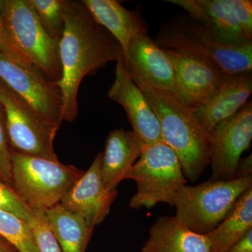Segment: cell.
<instances>
[{"mask_svg": "<svg viewBox=\"0 0 252 252\" xmlns=\"http://www.w3.org/2000/svg\"><path fill=\"white\" fill-rule=\"evenodd\" d=\"M63 122H73L79 114L78 91L81 81L109 63L124 59L118 41L94 21L81 1L66 0L64 29L60 39Z\"/></svg>", "mask_w": 252, "mask_h": 252, "instance_id": "obj_1", "label": "cell"}, {"mask_svg": "<svg viewBox=\"0 0 252 252\" xmlns=\"http://www.w3.org/2000/svg\"><path fill=\"white\" fill-rule=\"evenodd\" d=\"M141 91L158 120L164 143L178 157L187 180L196 182L210 165L208 134L193 109L176 94L152 89Z\"/></svg>", "mask_w": 252, "mask_h": 252, "instance_id": "obj_2", "label": "cell"}, {"mask_svg": "<svg viewBox=\"0 0 252 252\" xmlns=\"http://www.w3.org/2000/svg\"><path fill=\"white\" fill-rule=\"evenodd\" d=\"M154 40L162 49L214 61L228 74L252 70V42L238 44L223 40L189 16L162 25Z\"/></svg>", "mask_w": 252, "mask_h": 252, "instance_id": "obj_3", "label": "cell"}, {"mask_svg": "<svg viewBox=\"0 0 252 252\" xmlns=\"http://www.w3.org/2000/svg\"><path fill=\"white\" fill-rule=\"evenodd\" d=\"M250 187L252 177L186 185L174 200V217L194 233L208 234L224 220L240 195Z\"/></svg>", "mask_w": 252, "mask_h": 252, "instance_id": "obj_4", "label": "cell"}, {"mask_svg": "<svg viewBox=\"0 0 252 252\" xmlns=\"http://www.w3.org/2000/svg\"><path fill=\"white\" fill-rule=\"evenodd\" d=\"M13 189L32 210H46L60 203L84 170L59 160L11 152Z\"/></svg>", "mask_w": 252, "mask_h": 252, "instance_id": "obj_5", "label": "cell"}, {"mask_svg": "<svg viewBox=\"0 0 252 252\" xmlns=\"http://www.w3.org/2000/svg\"><path fill=\"white\" fill-rule=\"evenodd\" d=\"M127 179L135 181L137 186L129 202L134 210L152 208L159 203L174 207L176 195L187 183L178 157L164 142L144 144Z\"/></svg>", "mask_w": 252, "mask_h": 252, "instance_id": "obj_6", "label": "cell"}, {"mask_svg": "<svg viewBox=\"0 0 252 252\" xmlns=\"http://www.w3.org/2000/svg\"><path fill=\"white\" fill-rule=\"evenodd\" d=\"M1 16L18 52L51 82L62 77L59 39L46 32L28 0H6Z\"/></svg>", "mask_w": 252, "mask_h": 252, "instance_id": "obj_7", "label": "cell"}, {"mask_svg": "<svg viewBox=\"0 0 252 252\" xmlns=\"http://www.w3.org/2000/svg\"><path fill=\"white\" fill-rule=\"evenodd\" d=\"M0 110L11 152L58 160L54 142L60 125L43 119L0 80Z\"/></svg>", "mask_w": 252, "mask_h": 252, "instance_id": "obj_8", "label": "cell"}, {"mask_svg": "<svg viewBox=\"0 0 252 252\" xmlns=\"http://www.w3.org/2000/svg\"><path fill=\"white\" fill-rule=\"evenodd\" d=\"M0 80L43 119L61 126V89L37 69L27 67L0 52Z\"/></svg>", "mask_w": 252, "mask_h": 252, "instance_id": "obj_9", "label": "cell"}, {"mask_svg": "<svg viewBox=\"0 0 252 252\" xmlns=\"http://www.w3.org/2000/svg\"><path fill=\"white\" fill-rule=\"evenodd\" d=\"M252 140V102L249 100L233 117L209 134L211 181L234 180L242 154Z\"/></svg>", "mask_w": 252, "mask_h": 252, "instance_id": "obj_10", "label": "cell"}, {"mask_svg": "<svg viewBox=\"0 0 252 252\" xmlns=\"http://www.w3.org/2000/svg\"><path fill=\"white\" fill-rule=\"evenodd\" d=\"M123 63L131 80L141 90L165 91L177 95L172 63L148 33L132 38Z\"/></svg>", "mask_w": 252, "mask_h": 252, "instance_id": "obj_11", "label": "cell"}, {"mask_svg": "<svg viewBox=\"0 0 252 252\" xmlns=\"http://www.w3.org/2000/svg\"><path fill=\"white\" fill-rule=\"evenodd\" d=\"M163 51L175 69L177 97L193 110L206 103L228 74L210 60L171 50Z\"/></svg>", "mask_w": 252, "mask_h": 252, "instance_id": "obj_12", "label": "cell"}, {"mask_svg": "<svg viewBox=\"0 0 252 252\" xmlns=\"http://www.w3.org/2000/svg\"><path fill=\"white\" fill-rule=\"evenodd\" d=\"M102 152L97 154L87 171L69 189L60 202L68 211L82 217L94 228L108 216L118 191L107 190L101 177Z\"/></svg>", "mask_w": 252, "mask_h": 252, "instance_id": "obj_13", "label": "cell"}, {"mask_svg": "<svg viewBox=\"0 0 252 252\" xmlns=\"http://www.w3.org/2000/svg\"><path fill=\"white\" fill-rule=\"evenodd\" d=\"M123 60L117 62L115 79L107 95L124 109L132 131L144 144L163 142L160 124L141 89L132 82Z\"/></svg>", "mask_w": 252, "mask_h": 252, "instance_id": "obj_14", "label": "cell"}, {"mask_svg": "<svg viewBox=\"0 0 252 252\" xmlns=\"http://www.w3.org/2000/svg\"><path fill=\"white\" fill-rule=\"evenodd\" d=\"M252 93V72L228 74L206 103L193 110L209 135L218 124L243 108Z\"/></svg>", "mask_w": 252, "mask_h": 252, "instance_id": "obj_15", "label": "cell"}, {"mask_svg": "<svg viewBox=\"0 0 252 252\" xmlns=\"http://www.w3.org/2000/svg\"><path fill=\"white\" fill-rule=\"evenodd\" d=\"M144 146L132 130L119 128L109 132L101 162V177L107 190H116L127 179Z\"/></svg>", "mask_w": 252, "mask_h": 252, "instance_id": "obj_16", "label": "cell"}, {"mask_svg": "<svg viewBox=\"0 0 252 252\" xmlns=\"http://www.w3.org/2000/svg\"><path fill=\"white\" fill-rule=\"evenodd\" d=\"M168 2L185 9L189 17L233 44L252 42L225 0H168Z\"/></svg>", "mask_w": 252, "mask_h": 252, "instance_id": "obj_17", "label": "cell"}, {"mask_svg": "<svg viewBox=\"0 0 252 252\" xmlns=\"http://www.w3.org/2000/svg\"><path fill=\"white\" fill-rule=\"evenodd\" d=\"M81 2L94 21L115 38L124 55L132 38L141 33H148L138 10L126 9L116 0H82Z\"/></svg>", "mask_w": 252, "mask_h": 252, "instance_id": "obj_18", "label": "cell"}, {"mask_svg": "<svg viewBox=\"0 0 252 252\" xmlns=\"http://www.w3.org/2000/svg\"><path fill=\"white\" fill-rule=\"evenodd\" d=\"M142 252H210L206 235L189 230L174 216H160L151 226Z\"/></svg>", "mask_w": 252, "mask_h": 252, "instance_id": "obj_19", "label": "cell"}, {"mask_svg": "<svg viewBox=\"0 0 252 252\" xmlns=\"http://www.w3.org/2000/svg\"><path fill=\"white\" fill-rule=\"evenodd\" d=\"M252 229V187L237 200L224 220L205 235L210 252H227L249 230Z\"/></svg>", "mask_w": 252, "mask_h": 252, "instance_id": "obj_20", "label": "cell"}, {"mask_svg": "<svg viewBox=\"0 0 252 252\" xmlns=\"http://www.w3.org/2000/svg\"><path fill=\"white\" fill-rule=\"evenodd\" d=\"M44 210L50 230L61 252H86L94 228L85 220L68 211L61 204Z\"/></svg>", "mask_w": 252, "mask_h": 252, "instance_id": "obj_21", "label": "cell"}, {"mask_svg": "<svg viewBox=\"0 0 252 252\" xmlns=\"http://www.w3.org/2000/svg\"><path fill=\"white\" fill-rule=\"evenodd\" d=\"M0 235L20 252H38L29 224L14 214L0 209Z\"/></svg>", "mask_w": 252, "mask_h": 252, "instance_id": "obj_22", "label": "cell"}, {"mask_svg": "<svg viewBox=\"0 0 252 252\" xmlns=\"http://www.w3.org/2000/svg\"><path fill=\"white\" fill-rule=\"evenodd\" d=\"M46 32L61 39L64 29L66 0H28Z\"/></svg>", "mask_w": 252, "mask_h": 252, "instance_id": "obj_23", "label": "cell"}, {"mask_svg": "<svg viewBox=\"0 0 252 252\" xmlns=\"http://www.w3.org/2000/svg\"><path fill=\"white\" fill-rule=\"evenodd\" d=\"M28 224L35 238L38 252H61L57 240L50 230L44 210H34Z\"/></svg>", "mask_w": 252, "mask_h": 252, "instance_id": "obj_24", "label": "cell"}, {"mask_svg": "<svg viewBox=\"0 0 252 252\" xmlns=\"http://www.w3.org/2000/svg\"><path fill=\"white\" fill-rule=\"evenodd\" d=\"M0 209L14 214L27 223L32 219L34 210L28 206L26 202L12 187L0 180Z\"/></svg>", "mask_w": 252, "mask_h": 252, "instance_id": "obj_25", "label": "cell"}, {"mask_svg": "<svg viewBox=\"0 0 252 252\" xmlns=\"http://www.w3.org/2000/svg\"><path fill=\"white\" fill-rule=\"evenodd\" d=\"M0 180L12 187L11 149L2 114L0 110Z\"/></svg>", "mask_w": 252, "mask_h": 252, "instance_id": "obj_26", "label": "cell"}, {"mask_svg": "<svg viewBox=\"0 0 252 252\" xmlns=\"http://www.w3.org/2000/svg\"><path fill=\"white\" fill-rule=\"evenodd\" d=\"M233 11L242 29L249 39H252V0H225Z\"/></svg>", "mask_w": 252, "mask_h": 252, "instance_id": "obj_27", "label": "cell"}, {"mask_svg": "<svg viewBox=\"0 0 252 252\" xmlns=\"http://www.w3.org/2000/svg\"><path fill=\"white\" fill-rule=\"evenodd\" d=\"M0 52L8 58L27 67H33L18 52L10 38L7 28L5 25L4 18L0 14Z\"/></svg>", "mask_w": 252, "mask_h": 252, "instance_id": "obj_28", "label": "cell"}, {"mask_svg": "<svg viewBox=\"0 0 252 252\" xmlns=\"http://www.w3.org/2000/svg\"><path fill=\"white\" fill-rule=\"evenodd\" d=\"M227 252H252V229L247 232Z\"/></svg>", "mask_w": 252, "mask_h": 252, "instance_id": "obj_29", "label": "cell"}, {"mask_svg": "<svg viewBox=\"0 0 252 252\" xmlns=\"http://www.w3.org/2000/svg\"><path fill=\"white\" fill-rule=\"evenodd\" d=\"M242 177H252V154L243 158H241L239 161L235 178H242Z\"/></svg>", "mask_w": 252, "mask_h": 252, "instance_id": "obj_30", "label": "cell"}, {"mask_svg": "<svg viewBox=\"0 0 252 252\" xmlns=\"http://www.w3.org/2000/svg\"><path fill=\"white\" fill-rule=\"evenodd\" d=\"M0 252H20L18 249L0 235Z\"/></svg>", "mask_w": 252, "mask_h": 252, "instance_id": "obj_31", "label": "cell"}, {"mask_svg": "<svg viewBox=\"0 0 252 252\" xmlns=\"http://www.w3.org/2000/svg\"><path fill=\"white\" fill-rule=\"evenodd\" d=\"M5 5H6V0H0V14H2L4 11Z\"/></svg>", "mask_w": 252, "mask_h": 252, "instance_id": "obj_32", "label": "cell"}]
</instances>
